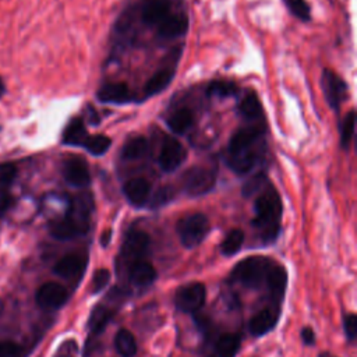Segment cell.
Listing matches in <instances>:
<instances>
[{
  "label": "cell",
  "mask_w": 357,
  "mask_h": 357,
  "mask_svg": "<svg viewBox=\"0 0 357 357\" xmlns=\"http://www.w3.org/2000/svg\"><path fill=\"white\" fill-rule=\"evenodd\" d=\"M176 230L178 239L186 248H194L205 240L211 230V225L207 215L196 212L178 221Z\"/></svg>",
  "instance_id": "cell-3"
},
{
  "label": "cell",
  "mask_w": 357,
  "mask_h": 357,
  "mask_svg": "<svg viewBox=\"0 0 357 357\" xmlns=\"http://www.w3.org/2000/svg\"><path fill=\"white\" fill-rule=\"evenodd\" d=\"M96 98L102 103H112V105H127L134 102L135 99L134 94L124 83H114V84L102 85L96 92Z\"/></svg>",
  "instance_id": "cell-18"
},
{
  "label": "cell",
  "mask_w": 357,
  "mask_h": 357,
  "mask_svg": "<svg viewBox=\"0 0 357 357\" xmlns=\"http://www.w3.org/2000/svg\"><path fill=\"white\" fill-rule=\"evenodd\" d=\"M35 300L37 304L45 310V311H55L62 308L67 300L68 293L64 287L56 282H48L44 283L42 287L38 289L37 295H35Z\"/></svg>",
  "instance_id": "cell-12"
},
{
  "label": "cell",
  "mask_w": 357,
  "mask_h": 357,
  "mask_svg": "<svg viewBox=\"0 0 357 357\" xmlns=\"http://www.w3.org/2000/svg\"><path fill=\"white\" fill-rule=\"evenodd\" d=\"M241 346V339L236 334H224L215 343L218 357H236Z\"/></svg>",
  "instance_id": "cell-28"
},
{
  "label": "cell",
  "mask_w": 357,
  "mask_h": 357,
  "mask_svg": "<svg viewBox=\"0 0 357 357\" xmlns=\"http://www.w3.org/2000/svg\"><path fill=\"white\" fill-rule=\"evenodd\" d=\"M129 279L138 288H147L157 280V269L153 264L138 260L129 268Z\"/></svg>",
  "instance_id": "cell-22"
},
{
  "label": "cell",
  "mask_w": 357,
  "mask_h": 357,
  "mask_svg": "<svg viewBox=\"0 0 357 357\" xmlns=\"http://www.w3.org/2000/svg\"><path fill=\"white\" fill-rule=\"evenodd\" d=\"M174 193L170 187H162L157 191V194L153 197L151 200V207L153 208H159V207H163L165 204H168L172 198H173Z\"/></svg>",
  "instance_id": "cell-39"
},
{
  "label": "cell",
  "mask_w": 357,
  "mask_h": 357,
  "mask_svg": "<svg viewBox=\"0 0 357 357\" xmlns=\"http://www.w3.org/2000/svg\"><path fill=\"white\" fill-rule=\"evenodd\" d=\"M319 357H336V356H334V354H331V353H328V352H324V353L319 354Z\"/></svg>",
  "instance_id": "cell-45"
},
{
  "label": "cell",
  "mask_w": 357,
  "mask_h": 357,
  "mask_svg": "<svg viewBox=\"0 0 357 357\" xmlns=\"http://www.w3.org/2000/svg\"><path fill=\"white\" fill-rule=\"evenodd\" d=\"M77 356V345L75 341H67L64 342L57 353L55 354V357H76Z\"/></svg>",
  "instance_id": "cell-40"
},
{
  "label": "cell",
  "mask_w": 357,
  "mask_h": 357,
  "mask_svg": "<svg viewBox=\"0 0 357 357\" xmlns=\"http://www.w3.org/2000/svg\"><path fill=\"white\" fill-rule=\"evenodd\" d=\"M85 265H87L85 254L70 253L55 264L53 274L63 279H73L84 271Z\"/></svg>",
  "instance_id": "cell-19"
},
{
  "label": "cell",
  "mask_w": 357,
  "mask_h": 357,
  "mask_svg": "<svg viewBox=\"0 0 357 357\" xmlns=\"http://www.w3.org/2000/svg\"><path fill=\"white\" fill-rule=\"evenodd\" d=\"M205 298L207 289L204 283L194 282L177 289L174 296V304L177 310H181L182 313L194 314L204 306Z\"/></svg>",
  "instance_id": "cell-7"
},
{
  "label": "cell",
  "mask_w": 357,
  "mask_h": 357,
  "mask_svg": "<svg viewBox=\"0 0 357 357\" xmlns=\"http://www.w3.org/2000/svg\"><path fill=\"white\" fill-rule=\"evenodd\" d=\"M256 217L253 226L259 230L264 243H272L278 239L282 220V201L276 189L267 183L254 202Z\"/></svg>",
  "instance_id": "cell-1"
},
{
  "label": "cell",
  "mask_w": 357,
  "mask_h": 357,
  "mask_svg": "<svg viewBox=\"0 0 357 357\" xmlns=\"http://www.w3.org/2000/svg\"><path fill=\"white\" fill-rule=\"evenodd\" d=\"M181 56H182V48H174L166 56V59L162 62L161 67L155 71L154 76L147 81L146 88H144V98L155 96V95L161 94L162 91H165L170 85L172 80L174 79L178 59H181Z\"/></svg>",
  "instance_id": "cell-5"
},
{
  "label": "cell",
  "mask_w": 357,
  "mask_h": 357,
  "mask_svg": "<svg viewBox=\"0 0 357 357\" xmlns=\"http://www.w3.org/2000/svg\"><path fill=\"white\" fill-rule=\"evenodd\" d=\"M148 140L142 135H134L126 141L122 148V158L124 161H135L144 157L148 153Z\"/></svg>",
  "instance_id": "cell-26"
},
{
  "label": "cell",
  "mask_w": 357,
  "mask_h": 357,
  "mask_svg": "<svg viewBox=\"0 0 357 357\" xmlns=\"http://www.w3.org/2000/svg\"><path fill=\"white\" fill-rule=\"evenodd\" d=\"M265 134V123H256L253 126H247L239 129L230 138L228 146V157L244 154L256 150L259 141Z\"/></svg>",
  "instance_id": "cell-6"
},
{
  "label": "cell",
  "mask_w": 357,
  "mask_h": 357,
  "mask_svg": "<svg viewBox=\"0 0 357 357\" xmlns=\"http://www.w3.org/2000/svg\"><path fill=\"white\" fill-rule=\"evenodd\" d=\"M3 310H5V304H3L2 299H0V315H2V314H3Z\"/></svg>",
  "instance_id": "cell-46"
},
{
  "label": "cell",
  "mask_w": 357,
  "mask_h": 357,
  "mask_svg": "<svg viewBox=\"0 0 357 357\" xmlns=\"http://www.w3.org/2000/svg\"><path fill=\"white\" fill-rule=\"evenodd\" d=\"M321 87H323V92L330 108L334 112H338L341 109L342 102L346 99L347 84L335 71L326 68L323 71V76H321Z\"/></svg>",
  "instance_id": "cell-8"
},
{
  "label": "cell",
  "mask_w": 357,
  "mask_h": 357,
  "mask_svg": "<svg viewBox=\"0 0 357 357\" xmlns=\"http://www.w3.org/2000/svg\"><path fill=\"white\" fill-rule=\"evenodd\" d=\"M275 261L263 256L241 260L230 272L229 283H239L248 289H259L267 282L268 272Z\"/></svg>",
  "instance_id": "cell-2"
},
{
  "label": "cell",
  "mask_w": 357,
  "mask_h": 357,
  "mask_svg": "<svg viewBox=\"0 0 357 357\" xmlns=\"http://www.w3.org/2000/svg\"><path fill=\"white\" fill-rule=\"evenodd\" d=\"M166 123L174 134H185L193 127L194 115L190 109H178L168 118Z\"/></svg>",
  "instance_id": "cell-27"
},
{
  "label": "cell",
  "mask_w": 357,
  "mask_h": 357,
  "mask_svg": "<svg viewBox=\"0 0 357 357\" xmlns=\"http://www.w3.org/2000/svg\"><path fill=\"white\" fill-rule=\"evenodd\" d=\"M267 288L274 299V306H279L283 296H285V291H287L288 287V272L282 265H278L274 263V265L271 267L268 276H267Z\"/></svg>",
  "instance_id": "cell-20"
},
{
  "label": "cell",
  "mask_w": 357,
  "mask_h": 357,
  "mask_svg": "<svg viewBox=\"0 0 357 357\" xmlns=\"http://www.w3.org/2000/svg\"><path fill=\"white\" fill-rule=\"evenodd\" d=\"M49 230H51L52 237H55L57 240H62V241L73 240V239L84 235L81 232V229L75 222H71L67 217L52 222Z\"/></svg>",
  "instance_id": "cell-25"
},
{
  "label": "cell",
  "mask_w": 357,
  "mask_h": 357,
  "mask_svg": "<svg viewBox=\"0 0 357 357\" xmlns=\"http://www.w3.org/2000/svg\"><path fill=\"white\" fill-rule=\"evenodd\" d=\"M174 10V0H142L140 17L146 25L158 27Z\"/></svg>",
  "instance_id": "cell-13"
},
{
  "label": "cell",
  "mask_w": 357,
  "mask_h": 357,
  "mask_svg": "<svg viewBox=\"0 0 357 357\" xmlns=\"http://www.w3.org/2000/svg\"><path fill=\"white\" fill-rule=\"evenodd\" d=\"M157 28L159 38L162 40L183 37L189 31V16L185 10H174Z\"/></svg>",
  "instance_id": "cell-15"
},
{
  "label": "cell",
  "mask_w": 357,
  "mask_h": 357,
  "mask_svg": "<svg viewBox=\"0 0 357 357\" xmlns=\"http://www.w3.org/2000/svg\"><path fill=\"white\" fill-rule=\"evenodd\" d=\"M12 205V196L10 193L5 189L0 187V213L6 212Z\"/></svg>",
  "instance_id": "cell-41"
},
{
  "label": "cell",
  "mask_w": 357,
  "mask_h": 357,
  "mask_svg": "<svg viewBox=\"0 0 357 357\" xmlns=\"http://www.w3.org/2000/svg\"><path fill=\"white\" fill-rule=\"evenodd\" d=\"M115 347L122 357H134L137 354V341L129 330H120L116 334Z\"/></svg>",
  "instance_id": "cell-30"
},
{
  "label": "cell",
  "mask_w": 357,
  "mask_h": 357,
  "mask_svg": "<svg viewBox=\"0 0 357 357\" xmlns=\"http://www.w3.org/2000/svg\"><path fill=\"white\" fill-rule=\"evenodd\" d=\"M300 336H302V341L304 345H307V346L315 345V332L313 328H310V327L303 328L300 332Z\"/></svg>",
  "instance_id": "cell-42"
},
{
  "label": "cell",
  "mask_w": 357,
  "mask_h": 357,
  "mask_svg": "<svg viewBox=\"0 0 357 357\" xmlns=\"http://www.w3.org/2000/svg\"><path fill=\"white\" fill-rule=\"evenodd\" d=\"M237 109L241 118L248 122H254V123L265 122L261 101L254 91H248L246 95H243V98L239 102Z\"/></svg>",
  "instance_id": "cell-21"
},
{
  "label": "cell",
  "mask_w": 357,
  "mask_h": 357,
  "mask_svg": "<svg viewBox=\"0 0 357 357\" xmlns=\"http://www.w3.org/2000/svg\"><path fill=\"white\" fill-rule=\"evenodd\" d=\"M17 176V169L13 163H2L0 165V187H6Z\"/></svg>",
  "instance_id": "cell-37"
},
{
  "label": "cell",
  "mask_w": 357,
  "mask_h": 357,
  "mask_svg": "<svg viewBox=\"0 0 357 357\" xmlns=\"http://www.w3.org/2000/svg\"><path fill=\"white\" fill-rule=\"evenodd\" d=\"M354 127H356V114L354 111H350L343 122L341 123V147L343 151H347L353 137H354Z\"/></svg>",
  "instance_id": "cell-33"
},
{
  "label": "cell",
  "mask_w": 357,
  "mask_h": 357,
  "mask_svg": "<svg viewBox=\"0 0 357 357\" xmlns=\"http://www.w3.org/2000/svg\"><path fill=\"white\" fill-rule=\"evenodd\" d=\"M283 2H287V0H283Z\"/></svg>",
  "instance_id": "cell-47"
},
{
  "label": "cell",
  "mask_w": 357,
  "mask_h": 357,
  "mask_svg": "<svg viewBox=\"0 0 357 357\" xmlns=\"http://www.w3.org/2000/svg\"><path fill=\"white\" fill-rule=\"evenodd\" d=\"M64 181L75 187H85L91 183V173L88 163L79 157L68 158L63 163L62 169Z\"/></svg>",
  "instance_id": "cell-14"
},
{
  "label": "cell",
  "mask_w": 357,
  "mask_h": 357,
  "mask_svg": "<svg viewBox=\"0 0 357 357\" xmlns=\"http://www.w3.org/2000/svg\"><path fill=\"white\" fill-rule=\"evenodd\" d=\"M123 193L127 201L135 207H144L151 197V183L144 177H134L123 186Z\"/></svg>",
  "instance_id": "cell-17"
},
{
  "label": "cell",
  "mask_w": 357,
  "mask_h": 357,
  "mask_svg": "<svg viewBox=\"0 0 357 357\" xmlns=\"http://www.w3.org/2000/svg\"><path fill=\"white\" fill-rule=\"evenodd\" d=\"M112 146V140L102 134H88L85 142L81 148L88 151L94 157H101L105 155Z\"/></svg>",
  "instance_id": "cell-29"
},
{
  "label": "cell",
  "mask_w": 357,
  "mask_h": 357,
  "mask_svg": "<svg viewBox=\"0 0 357 357\" xmlns=\"http://www.w3.org/2000/svg\"><path fill=\"white\" fill-rule=\"evenodd\" d=\"M243 243H244V232L240 229H232L221 244V253L225 257H232L240 252Z\"/></svg>",
  "instance_id": "cell-31"
},
{
  "label": "cell",
  "mask_w": 357,
  "mask_h": 357,
  "mask_svg": "<svg viewBox=\"0 0 357 357\" xmlns=\"http://www.w3.org/2000/svg\"><path fill=\"white\" fill-rule=\"evenodd\" d=\"M343 330L346 339L353 342L357 336V317L354 314H346L343 317Z\"/></svg>",
  "instance_id": "cell-38"
},
{
  "label": "cell",
  "mask_w": 357,
  "mask_h": 357,
  "mask_svg": "<svg viewBox=\"0 0 357 357\" xmlns=\"http://www.w3.org/2000/svg\"><path fill=\"white\" fill-rule=\"evenodd\" d=\"M114 315H115V313L111 308L101 306V304L96 306L92 310L90 319H88V328H90L91 336L95 338V336L101 335L105 331V328L108 327V324L111 323Z\"/></svg>",
  "instance_id": "cell-24"
},
{
  "label": "cell",
  "mask_w": 357,
  "mask_h": 357,
  "mask_svg": "<svg viewBox=\"0 0 357 357\" xmlns=\"http://www.w3.org/2000/svg\"><path fill=\"white\" fill-rule=\"evenodd\" d=\"M186 158H187V153L181 142H178V140L173 137H166L163 140L161 153L158 157V163L165 173H172L176 169L181 168L186 161Z\"/></svg>",
  "instance_id": "cell-11"
},
{
  "label": "cell",
  "mask_w": 357,
  "mask_h": 357,
  "mask_svg": "<svg viewBox=\"0 0 357 357\" xmlns=\"http://www.w3.org/2000/svg\"><path fill=\"white\" fill-rule=\"evenodd\" d=\"M5 91H6V88H5V84H3L2 79H0V96H2V95L5 94Z\"/></svg>",
  "instance_id": "cell-44"
},
{
  "label": "cell",
  "mask_w": 357,
  "mask_h": 357,
  "mask_svg": "<svg viewBox=\"0 0 357 357\" xmlns=\"http://www.w3.org/2000/svg\"><path fill=\"white\" fill-rule=\"evenodd\" d=\"M111 280V271L106 268H101L98 271H95L94 276H92V283H91V293L92 295H98L101 293Z\"/></svg>",
  "instance_id": "cell-35"
},
{
  "label": "cell",
  "mask_w": 357,
  "mask_h": 357,
  "mask_svg": "<svg viewBox=\"0 0 357 357\" xmlns=\"http://www.w3.org/2000/svg\"><path fill=\"white\" fill-rule=\"evenodd\" d=\"M267 183H268L267 176L264 173H257L256 176L248 178V181L244 183L241 193L244 197H253L257 193H260L265 187Z\"/></svg>",
  "instance_id": "cell-34"
},
{
  "label": "cell",
  "mask_w": 357,
  "mask_h": 357,
  "mask_svg": "<svg viewBox=\"0 0 357 357\" xmlns=\"http://www.w3.org/2000/svg\"><path fill=\"white\" fill-rule=\"evenodd\" d=\"M25 352L21 345L13 341L0 342V357H24Z\"/></svg>",
  "instance_id": "cell-36"
},
{
  "label": "cell",
  "mask_w": 357,
  "mask_h": 357,
  "mask_svg": "<svg viewBox=\"0 0 357 357\" xmlns=\"http://www.w3.org/2000/svg\"><path fill=\"white\" fill-rule=\"evenodd\" d=\"M151 246L148 233L140 229H130L122 244V259L129 263H135L144 257Z\"/></svg>",
  "instance_id": "cell-10"
},
{
  "label": "cell",
  "mask_w": 357,
  "mask_h": 357,
  "mask_svg": "<svg viewBox=\"0 0 357 357\" xmlns=\"http://www.w3.org/2000/svg\"><path fill=\"white\" fill-rule=\"evenodd\" d=\"M279 307H265L260 310L248 323V331L253 336H263L271 332L279 319Z\"/></svg>",
  "instance_id": "cell-16"
},
{
  "label": "cell",
  "mask_w": 357,
  "mask_h": 357,
  "mask_svg": "<svg viewBox=\"0 0 357 357\" xmlns=\"http://www.w3.org/2000/svg\"><path fill=\"white\" fill-rule=\"evenodd\" d=\"M112 236H114V232H112L111 229H106V230L101 235V237H99L101 246H102V247H108L109 243H111V240H112Z\"/></svg>",
  "instance_id": "cell-43"
},
{
  "label": "cell",
  "mask_w": 357,
  "mask_h": 357,
  "mask_svg": "<svg viewBox=\"0 0 357 357\" xmlns=\"http://www.w3.org/2000/svg\"><path fill=\"white\" fill-rule=\"evenodd\" d=\"M94 197L90 193H81L70 201L66 217L75 222L85 235L90 230V220L94 212Z\"/></svg>",
  "instance_id": "cell-9"
},
{
  "label": "cell",
  "mask_w": 357,
  "mask_h": 357,
  "mask_svg": "<svg viewBox=\"0 0 357 357\" xmlns=\"http://www.w3.org/2000/svg\"><path fill=\"white\" fill-rule=\"evenodd\" d=\"M237 92L239 87L230 81H212L207 88V95L215 98H230L236 96Z\"/></svg>",
  "instance_id": "cell-32"
},
{
  "label": "cell",
  "mask_w": 357,
  "mask_h": 357,
  "mask_svg": "<svg viewBox=\"0 0 357 357\" xmlns=\"http://www.w3.org/2000/svg\"><path fill=\"white\" fill-rule=\"evenodd\" d=\"M88 137L87 127L81 118H76L71 120L63 133V144L71 147H83Z\"/></svg>",
  "instance_id": "cell-23"
},
{
  "label": "cell",
  "mask_w": 357,
  "mask_h": 357,
  "mask_svg": "<svg viewBox=\"0 0 357 357\" xmlns=\"http://www.w3.org/2000/svg\"><path fill=\"white\" fill-rule=\"evenodd\" d=\"M217 169L211 166H193L183 174V190L190 197L205 196L217 185Z\"/></svg>",
  "instance_id": "cell-4"
}]
</instances>
